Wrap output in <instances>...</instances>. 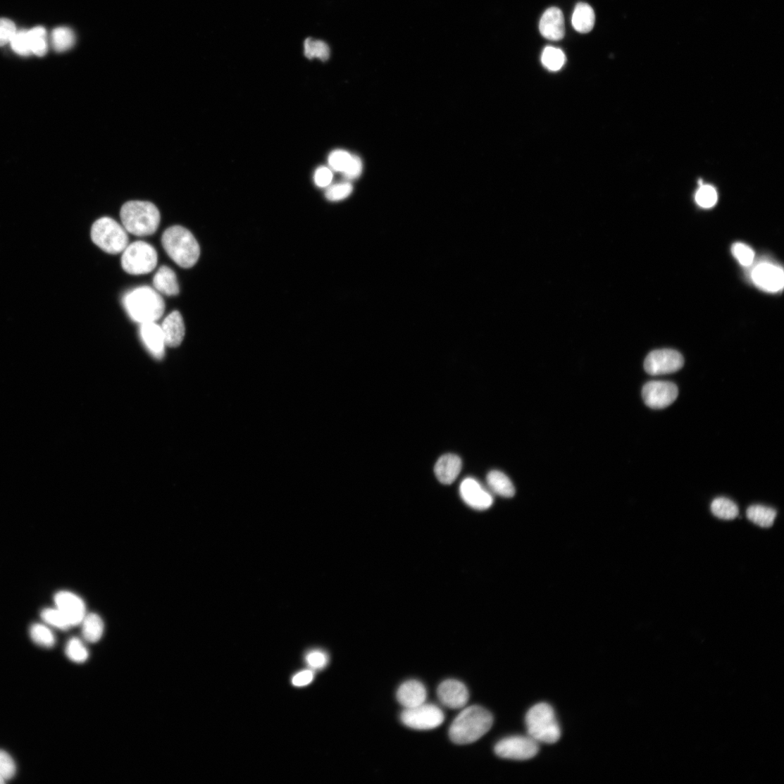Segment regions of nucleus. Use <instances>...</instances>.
Returning <instances> with one entry per match:
<instances>
[{"label":"nucleus","mask_w":784,"mask_h":784,"mask_svg":"<svg viewBox=\"0 0 784 784\" xmlns=\"http://www.w3.org/2000/svg\"><path fill=\"white\" fill-rule=\"evenodd\" d=\"M28 37L32 54L39 57L44 56L49 50L45 29L42 27H35L28 31Z\"/></svg>","instance_id":"c85d7f7f"},{"label":"nucleus","mask_w":784,"mask_h":784,"mask_svg":"<svg viewBox=\"0 0 784 784\" xmlns=\"http://www.w3.org/2000/svg\"><path fill=\"white\" fill-rule=\"evenodd\" d=\"M66 654L70 660L76 663H84L89 658V652L82 641L74 637L68 640L66 647Z\"/></svg>","instance_id":"2f4dec72"},{"label":"nucleus","mask_w":784,"mask_h":784,"mask_svg":"<svg viewBox=\"0 0 784 784\" xmlns=\"http://www.w3.org/2000/svg\"><path fill=\"white\" fill-rule=\"evenodd\" d=\"M306 662L313 669H322L328 662V655L322 651L314 650L306 656Z\"/></svg>","instance_id":"a19ab883"},{"label":"nucleus","mask_w":784,"mask_h":784,"mask_svg":"<svg viewBox=\"0 0 784 784\" xmlns=\"http://www.w3.org/2000/svg\"><path fill=\"white\" fill-rule=\"evenodd\" d=\"M16 766L13 759L4 750L0 749V775L6 781L15 774Z\"/></svg>","instance_id":"58836bf2"},{"label":"nucleus","mask_w":784,"mask_h":784,"mask_svg":"<svg viewBox=\"0 0 784 784\" xmlns=\"http://www.w3.org/2000/svg\"><path fill=\"white\" fill-rule=\"evenodd\" d=\"M352 192L353 187L351 183L340 182L330 186L325 192V197L330 201H340L348 198Z\"/></svg>","instance_id":"f704fd0d"},{"label":"nucleus","mask_w":784,"mask_h":784,"mask_svg":"<svg viewBox=\"0 0 784 784\" xmlns=\"http://www.w3.org/2000/svg\"><path fill=\"white\" fill-rule=\"evenodd\" d=\"M461 459L454 454L442 456L437 462L435 473L437 480L444 485L454 483L461 471Z\"/></svg>","instance_id":"aec40b11"},{"label":"nucleus","mask_w":784,"mask_h":784,"mask_svg":"<svg viewBox=\"0 0 784 784\" xmlns=\"http://www.w3.org/2000/svg\"><path fill=\"white\" fill-rule=\"evenodd\" d=\"M678 395L677 386L668 382L654 381L645 385L642 397L647 406L653 409L667 408Z\"/></svg>","instance_id":"f8f14e48"},{"label":"nucleus","mask_w":784,"mask_h":784,"mask_svg":"<svg viewBox=\"0 0 784 784\" xmlns=\"http://www.w3.org/2000/svg\"><path fill=\"white\" fill-rule=\"evenodd\" d=\"M437 693L440 702L452 709L463 708L469 699L467 687L457 680L449 679L443 681L438 686Z\"/></svg>","instance_id":"4468645a"},{"label":"nucleus","mask_w":784,"mask_h":784,"mask_svg":"<svg viewBox=\"0 0 784 784\" xmlns=\"http://www.w3.org/2000/svg\"><path fill=\"white\" fill-rule=\"evenodd\" d=\"M41 617L46 624L56 628L65 630L70 628L64 614L56 607L44 609Z\"/></svg>","instance_id":"473e14b6"},{"label":"nucleus","mask_w":784,"mask_h":784,"mask_svg":"<svg viewBox=\"0 0 784 784\" xmlns=\"http://www.w3.org/2000/svg\"><path fill=\"white\" fill-rule=\"evenodd\" d=\"M427 691L425 685L416 680L403 683L398 688L397 699L405 709L413 708L425 703Z\"/></svg>","instance_id":"f3484780"},{"label":"nucleus","mask_w":784,"mask_h":784,"mask_svg":"<svg viewBox=\"0 0 784 784\" xmlns=\"http://www.w3.org/2000/svg\"><path fill=\"white\" fill-rule=\"evenodd\" d=\"M161 328L166 346L176 348L182 344L185 335V327L183 318L178 311H173L166 317Z\"/></svg>","instance_id":"a211bd4d"},{"label":"nucleus","mask_w":784,"mask_h":784,"mask_svg":"<svg viewBox=\"0 0 784 784\" xmlns=\"http://www.w3.org/2000/svg\"><path fill=\"white\" fill-rule=\"evenodd\" d=\"M158 263L156 249L144 242H136L127 246L122 256L123 270L134 275L151 273Z\"/></svg>","instance_id":"0eeeda50"},{"label":"nucleus","mask_w":784,"mask_h":784,"mask_svg":"<svg viewBox=\"0 0 784 784\" xmlns=\"http://www.w3.org/2000/svg\"><path fill=\"white\" fill-rule=\"evenodd\" d=\"M596 16L593 9L587 4L577 5L573 15V26L582 34L589 33L595 25Z\"/></svg>","instance_id":"5701e85b"},{"label":"nucleus","mask_w":784,"mask_h":784,"mask_svg":"<svg viewBox=\"0 0 784 784\" xmlns=\"http://www.w3.org/2000/svg\"><path fill=\"white\" fill-rule=\"evenodd\" d=\"M732 253L742 266L749 267L752 265L755 254L749 246L742 243L734 244L732 247Z\"/></svg>","instance_id":"4c0bfd02"},{"label":"nucleus","mask_w":784,"mask_h":784,"mask_svg":"<svg viewBox=\"0 0 784 784\" xmlns=\"http://www.w3.org/2000/svg\"><path fill=\"white\" fill-rule=\"evenodd\" d=\"M313 678V672L311 670H306L296 674L292 678V683L295 686L302 687L310 684Z\"/></svg>","instance_id":"c03bdc74"},{"label":"nucleus","mask_w":784,"mask_h":784,"mask_svg":"<svg viewBox=\"0 0 784 784\" xmlns=\"http://www.w3.org/2000/svg\"><path fill=\"white\" fill-rule=\"evenodd\" d=\"M400 720L406 726L415 730H432L444 721L442 710L435 704L423 703L402 711Z\"/></svg>","instance_id":"6e6552de"},{"label":"nucleus","mask_w":784,"mask_h":784,"mask_svg":"<svg viewBox=\"0 0 784 784\" xmlns=\"http://www.w3.org/2000/svg\"><path fill=\"white\" fill-rule=\"evenodd\" d=\"M5 782H6V780H4V778L2 777L1 775H0V784H3Z\"/></svg>","instance_id":"a18cd8bd"},{"label":"nucleus","mask_w":784,"mask_h":784,"mask_svg":"<svg viewBox=\"0 0 784 784\" xmlns=\"http://www.w3.org/2000/svg\"><path fill=\"white\" fill-rule=\"evenodd\" d=\"M538 744L529 735H514L499 742L494 747V752L504 759L528 760L537 754Z\"/></svg>","instance_id":"1a4fd4ad"},{"label":"nucleus","mask_w":784,"mask_h":784,"mask_svg":"<svg viewBox=\"0 0 784 784\" xmlns=\"http://www.w3.org/2000/svg\"><path fill=\"white\" fill-rule=\"evenodd\" d=\"M304 46V56L309 60L318 58L323 62H325L330 58V47L326 42L322 40L313 39L311 37L306 38Z\"/></svg>","instance_id":"bb28decb"},{"label":"nucleus","mask_w":784,"mask_h":784,"mask_svg":"<svg viewBox=\"0 0 784 784\" xmlns=\"http://www.w3.org/2000/svg\"><path fill=\"white\" fill-rule=\"evenodd\" d=\"M30 636L34 642L44 648H51L56 644L52 630L42 624H34L30 628Z\"/></svg>","instance_id":"c756f323"},{"label":"nucleus","mask_w":784,"mask_h":784,"mask_svg":"<svg viewBox=\"0 0 784 784\" xmlns=\"http://www.w3.org/2000/svg\"><path fill=\"white\" fill-rule=\"evenodd\" d=\"M695 198L699 206L704 209H709L716 204L718 194L714 187L702 185L698 189Z\"/></svg>","instance_id":"e433bc0d"},{"label":"nucleus","mask_w":784,"mask_h":784,"mask_svg":"<svg viewBox=\"0 0 784 784\" xmlns=\"http://www.w3.org/2000/svg\"><path fill=\"white\" fill-rule=\"evenodd\" d=\"M10 43L13 51L18 55L21 56H29L32 54L30 45L28 31H17Z\"/></svg>","instance_id":"c9c22d12"},{"label":"nucleus","mask_w":784,"mask_h":784,"mask_svg":"<svg viewBox=\"0 0 784 784\" xmlns=\"http://www.w3.org/2000/svg\"><path fill=\"white\" fill-rule=\"evenodd\" d=\"M161 243L166 254L178 266L187 269L197 263L200 247L187 229L179 225L166 229L162 235Z\"/></svg>","instance_id":"f03ea898"},{"label":"nucleus","mask_w":784,"mask_h":784,"mask_svg":"<svg viewBox=\"0 0 784 784\" xmlns=\"http://www.w3.org/2000/svg\"><path fill=\"white\" fill-rule=\"evenodd\" d=\"M363 162L361 158L356 155H353L351 162L347 170L343 174L344 177L347 180H351L359 178L363 172Z\"/></svg>","instance_id":"79ce46f5"},{"label":"nucleus","mask_w":784,"mask_h":784,"mask_svg":"<svg viewBox=\"0 0 784 784\" xmlns=\"http://www.w3.org/2000/svg\"><path fill=\"white\" fill-rule=\"evenodd\" d=\"M353 155L344 150H336L328 156V163L332 170L344 174L348 169Z\"/></svg>","instance_id":"72a5a7b5"},{"label":"nucleus","mask_w":784,"mask_h":784,"mask_svg":"<svg viewBox=\"0 0 784 784\" xmlns=\"http://www.w3.org/2000/svg\"><path fill=\"white\" fill-rule=\"evenodd\" d=\"M541 61L546 68L556 71L563 67L566 56L561 50L554 46H547L542 52Z\"/></svg>","instance_id":"7c9ffc66"},{"label":"nucleus","mask_w":784,"mask_h":784,"mask_svg":"<svg viewBox=\"0 0 784 784\" xmlns=\"http://www.w3.org/2000/svg\"><path fill=\"white\" fill-rule=\"evenodd\" d=\"M154 286L166 296L174 297L180 293V287L175 273L166 266L161 267L154 277Z\"/></svg>","instance_id":"412c9836"},{"label":"nucleus","mask_w":784,"mask_h":784,"mask_svg":"<svg viewBox=\"0 0 784 784\" xmlns=\"http://www.w3.org/2000/svg\"><path fill=\"white\" fill-rule=\"evenodd\" d=\"M51 41L54 50L58 53H63L73 49L76 42V37L70 28L61 27L53 31Z\"/></svg>","instance_id":"a878e982"},{"label":"nucleus","mask_w":784,"mask_h":784,"mask_svg":"<svg viewBox=\"0 0 784 784\" xmlns=\"http://www.w3.org/2000/svg\"><path fill=\"white\" fill-rule=\"evenodd\" d=\"M528 735L538 743L555 744L561 738V728L553 707L539 703L528 712L525 718Z\"/></svg>","instance_id":"39448f33"},{"label":"nucleus","mask_w":784,"mask_h":784,"mask_svg":"<svg viewBox=\"0 0 784 784\" xmlns=\"http://www.w3.org/2000/svg\"><path fill=\"white\" fill-rule=\"evenodd\" d=\"M140 336L154 357L161 359L164 354L165 344L161 326L155 322L142 323Z\"/></svg>","instance_id":"6ab92c4d"},{"label":"nucleus","mask_w":784,"mask_h":784,"mask_svg":"<svg viewBox=\"0 0 784 784\" xmlns=\"http://www.w3.org/2000/svg\"><path fill=\"white\" fill-rule=\"evenodd\" d=\"M460 494L463 501L474 510L485 511L493 504L492 495L473 478H467L462 482Z\"/></svg>","instance_id":"2eb2a0df"},{"label":"nucleus","mask_w":784,"mask_h":784,"mask_svg":"<svg viewBox=\"0 0 784 784\" xmlns=\"http://www.w3.org/2000/svg\"><path fill=\"white\" fill-rule=\"evenodd\" d=\"M684 364L682 354L676 350L664 349L650 352L645 362L646 371L652 375L669 374L679 371Z\"/></svg>","instance_id":"9d476101"},{"label":"nucleus","mask_w":784,"mask_h":784,"mask_svg":"<svg viewBox=\"0 0 784 784\" xmlns=\"http://www.w3.org/2000/svg\"><path fill=\"white\" fill-rule=\"evenodd\" d=\"M776 516L777 511L774 509L761 505L752 506L747 511V518L755 525L764 528L772 527Z\"/></svg>","instance_id":"393cba45"},{"label":"nucleus","mask_w":784,"mask_h":784,"mask_svg":"<svg viewBox=\"0 0 784 784\" xmlns=\"http://www.w3.org/2000/svg\"><path fill=\"white\" fill-rule=\"evenodd\" d=\"M332 173L326 166H320L315 173L314 180L317 186L327 187L332 180Z\"/></svg>","instance_id":"37998d69"},{"label":"nucleus","mask_w":784,"mask_h":784,"mask_svg":"<svg viewBox=\"0 0 784 784\" xmlns=\"http://www.w3.org/2000/svg\"><path fill=\"white\" fill-rule=\"evenodd\" d=\"M541 35L552 41L561 40L565 35L564 18L558 8H551L546 11L540 21Z\"/></svg>","instance_id":"dca6fc26"},{"label":"nucleus","mask_w":784,"mask_h":784,"mask_svg":"<svg viewBox=\"0 0 784 784\" xmlns=\"http://www.w3.org/2000/svg\"><path fill=\"white\" fill-rule=\"evenodd\" d=\"M54 602L56 607L64 614L70 627L80 625L87 614L83 599L73 592H58Z\"/></svg>","instance_id":"ddd939ff"},{"label":"nucleus","mask_w":784,"mask_h":784,"mask_svg":"<svg viewBox=\"0 0 784 784\" xmlns=\"http://www.w3.org/2000/svg\"><path fill=\"white\" fill-rule=\"evenodd\" d=\"M120 218L125 230L139 237L154 235L161 221L158 208L148 201L127 202L122 207Z\"/></svg>","instance_id":"7ed1b4c3"},{"label":"nucleus","mask_w":784,"mask_h":784,"mask_svg":"<svg viewBox=\"0 0 784 784\" xmlns=\"http://www.w3.org/2000/svg\"><path fill=\"white\" fill-rule=\"evenodd\" d=\"M490 489L497 494L510 498L515 494V487L505 473L499 471H490L487 478Z\"/></svg>","instance_id":"b1692460"},{"label":"nucleus","mask_w":784,"mask_h":784,"mask_svg":"<svg viewBox=\"0 0 784 784\" xmlns=\"http://www.w3.org/2000/svg\"><path fill=\"white\" fill-rule=\"evenodd\" d=\"M493 717L483 707L473 705L465 708L451 724L449 739L459 745L472 744L480 740L492 728Z\"/></svg>","instance_id":"f257e3e1"},{"label":"nucleus","mask_w":784,"mask_h":784,"mask_svg":"<svg viewBox=\"0 0 784 784\" xmlns=\"http://www.w3.org/2000/svg\"><path fill=\"white\" fill-rule=\"evenodd\" d=\"M751 280L760 290L777 293L783 289L784 273L781 267L764 261L758 263L751 272Z\"/></svg>","instance_id":"9b49d317"},{"label":"nucleus","mask_w":784,"mask_h":784,"mask_svg":"<svg viewBox=\"0 0 784 784\" xmlns=\"http://www.w3.org/2000/svg\"><path fill=\"white\" fill-rule=\"evenodd\" d=\"M711 511L718 518L725 520L734 519L740 513L738 505L726 497L715 499L711 504Z\"/></svg>","instance_id":"cd10ccee"},{"label":"nucleus","mask_w":784,"mask_h":784,"mask_svg":"<svg viewBox=\"0 0 784 784\" xmlns=\"http://www.w3.org/2000/svg\"><path fill=\"white\" fill-rule=\"evenodd\" d=\"M17 30L15 23L8 18H0V46L11 42Z\"/></svg>","instance_id":"ea45409f"},{"label":"nucleus","mask_w":784,"mask_h":784,"mask_svg":"<svg viewBox=\"0 0 784 784\" xmlns=\"http://www.w3.org/2000/svg\"><path fill=\"white\" fill-rule=\"evenodd\" d=\"M124 305L130 317L141 324L158 321L165 311L163 298L149 287H139L127 294Z\"/></svg>","instance_id":"20e7f679"},{"label":"nucleus","mask_w":784,"mask_h":784,"mask_svg":"<svg viewBox=\"0 0 784 784\" xmlns=\"http://www.w3.org/2000/svg\"><path fill=\"white\" fill-rule=\"evenodd\" d=\"M80 625L82 628L83 637L87 642L96 644L103 637L105 625L99 614H87Z\"/></svg>","instance_id":"4be33fe9"},{"label":"nucleus","mask_w":784,"mask_h":784,"mask_svg":"<svg viewBox=\"0 0 784 784\" xmlns=\"http://www.w3.org/2000/svg\"><path fill=\"white\" fill-rule=\"evenodd\" d=\"M93 243L111 254L122 253L129 244L127 230L112 218L105 217L94 223L91 229Z\"/></svg>","instance_id":"423d86ee"}]
</instances>
